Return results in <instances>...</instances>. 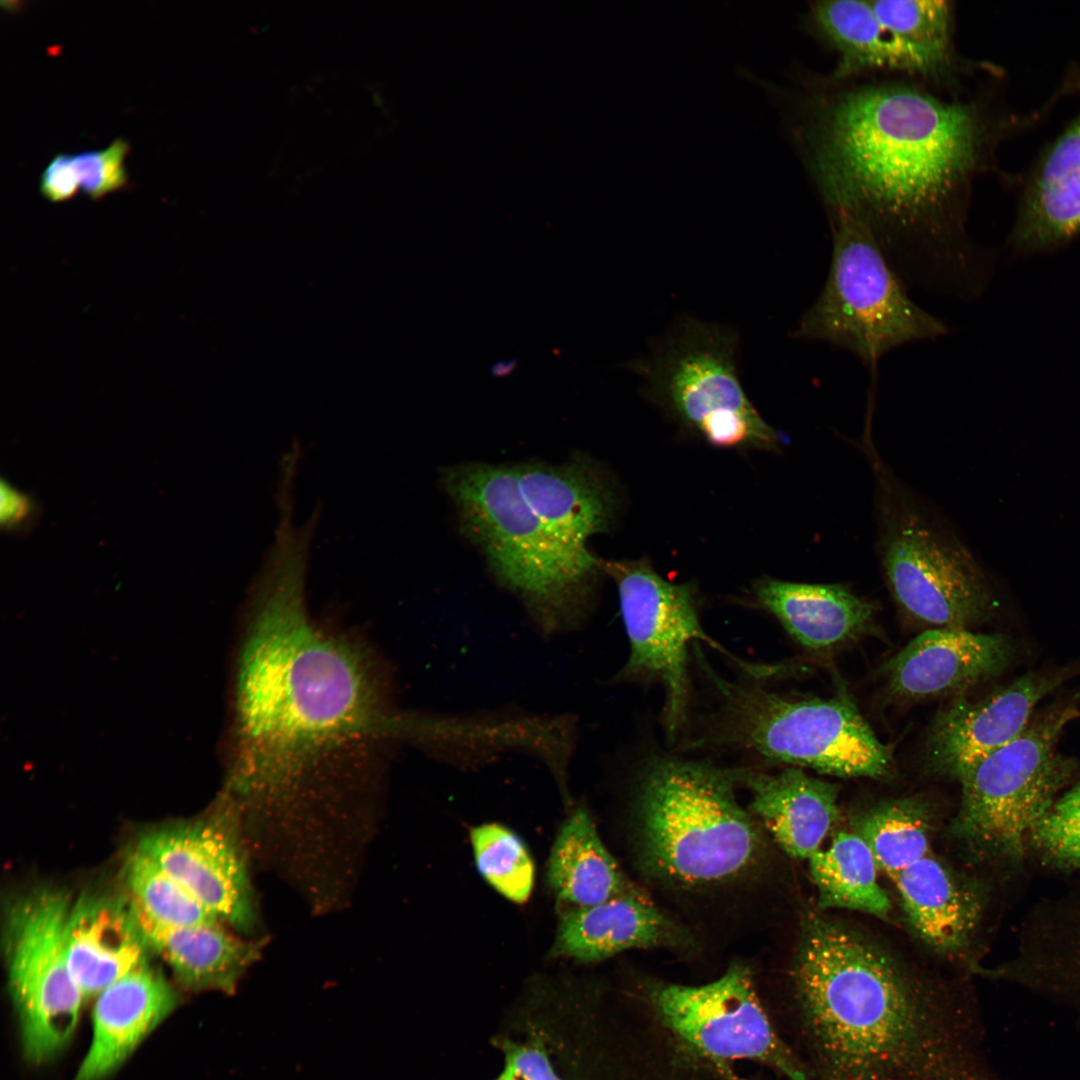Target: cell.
I'll return each instance as SVG.
<instances>
[{
	"label": "cell",
	"mask_w": 1080,
	"mask_h": 1080,
	"mask_svg": "<svg viewBox=\"0 0 1080 1080\" xmlns=\"http://www.w3.org/2000/svg\"><path fill=\"white\" fill-rule=\"evenodd\" d=\"M809 96L802 144L827 211L866 224L887 257L958 266L970 184L1018 120L903 81L830 80Z\"/></svg>",
	"instance_id": "6da1fadb"
},
{
	"label": "cell",
	"mask_w": 1080,
	"mask_h": 1080,
	"mask_svg": "<svg viewBox=\"0 0 1080 1080\" xmlns=\"http://www.w3.org/2000/svg\"><path fill=\"white\" fill-rule=\"evenodd\" d=\"M496 1080H561L542 1044L510 1043L505 1047L504 1068Z\"/></svg>",
	"instance_id": "d590c367"
},
{
	"label": "cell",
	"mask_w": 1080,
	"mask_h": 1080,
	"mask_svg": "<svg viewBox=\"0 0 1080 1080\" xmlns=\"http://www.w3.org/2000/svg\"><path fill=\"white\" fill-rule=\"evenodd\" d=\"M520 490L561 547L582 572L594 577L599 559L587 548L588 539L609 526L611 493L600 473L584 459L561 465L515 466Z\"/></svg>",
	"instance_id": "2e32d148"
},
{
	"label": "cell",
	"mask_w": 1080,
	"mask_h": 1080,
	"mask_svg": "<svg viewBox=\"0 0 1080 1080\" xmlns=\"http://www.w3.org/2000/svg\"><path fill=\"white\" fill-rule=\"evenodd\" d=\"M79 186V176L70 154L55 155L40 176V192L51 202L69 200Z\"/></svg>",
	"instance_id": "8d00e7d4"
},
{
	"label": "cell",
	"mask_w": 1080,
	"mask_h": 1080,
	"mask_svg": "<svg viewBox=\"0 0 1080 1080\" xmlns=\"http://www.w3.org/2000/svg\"><path fill=\"white\" fill-rule=\"evenodd\" d=\"M828 214L829 274L793 337L827 342L875 366L899 346L946 335V324L909 297L869 227L846 212Z\"/></svg>",
	"instance_id": "8992f818"
},
{
	"label": "cell",
	"mask_w": 1080,
	"mask_h": 1080,
	"mask_svg": "<svg viewBox=\"0 0 1080 1080\" xmlns=\"http://www.w3.org/2000/svg\"><path fill=\"white\" fill-rule=\"evenodd\" d=\"M65 942L70 974L84 998L148 962L150 948L129 898L81 896L71 905Z\"/></svg>",
	"instance_id": "ffe728a7"
},
{
	"label": "cell",
	"mask_w": 1080,
	"mask_h": 1080,
	"mask_svg": "<svg viewBox=\"0 0 1080 1080\" xmlns=\"http://www.w3.org/2000/svg\"><path fill=\"white\" fill-rule=\"evenodd\" d=\"M1062 680L1026 674L977 700L957 699L933 721L925 760L933 771L953 778L1018 737L1037 703Z\"/></svg>",
	"instance_id": "9a60e30c"
},
{
	"label": "cell",
	"mask_w": 1080,
	"mask_h": 1080,
	"mask_svg": "<svg viewBox=\"0 0 1080 1080\" xmlns=\"http://www.w3.org/2000/svg\"><path fill=\"white\" fill-rule=\"evenodd\" d=\"M878 20L908 43L956 59L952 44L953 7L938 0H869Z\"/></svg>",
	"instance_id": "1f68e13d"
},
{
	"label": "cell",
	"mask_w": 1080,
	"mask_h": 1080,
	"mask_svg": "<svg viewBox=\"0 0 1080 1080\" xmlns=\"http://www.w3.org/2000/svg\"><path fill=\"white\" fill-rule=\"evenodd\" d=\"M129 148L126 140L116 138L103 150L84 151L73 155L80 186L92 200H99L127 185L128 175L124 159Z\"/></svg>",
	"instance_id": "836d02e7"
},
{
	"label": "cell",
	"mask_w": 1080,
	"mask_h": 1080,
	"mask_svg": "<svg viewBox=\"0 0 1080 1080\" xmlns=\"http://www.w3.org/2000/svg\"><path fill=\"white\" fill-rule=\"evenodd\" d=\"M463 533L480 547L499 583L517 594L543 627L581 617L593 577L565 555L525 500L515 466L465 463L443 473Z\"/></svg>",
	"instance_id": "5b68a950"
},
{
	"label": "cell",
	"mask_w": 1080,
	"mask_h": 1080,
	"mask_svg": "<svg viewBox=\"0 0 1080 1080\" xmlns=\"http://www.w3.org/2000/svg\"><path fill=\"white\" fill-rule=\"evenodd\" d=\"M70 908L63 891L37 888L17 899L6 917L9 990L24 1055L36 1064L55 1057L71 1041L84 999L66 959Z\"/></svg>",
	"instance_id": "30bf717a"
},
{
	"label": "cell",
	"mask_w": 1080,
	"mask_h": 1080,
	"mask_svg": "<svg viewBox=\"0 0 1080 1080\" xmlns=\"http://www.w3.org/2000/svg\"><path fill=\"white\" fill-rule=\"evenodd\" d=\"M894 883L911 925L927 944L945 953L968 944L980 916L977 897L931 853L905 868Z\"/></svg>",
	"instance_id": "484cf974"
},
{
	"label": "cell",
	"mask_w": 1080,
	"mask_h": 1080,
	"mask_svg": "<svg viewBox=\"0 0 1080 1080\" xmlns=\"http://www.w3.org/2000/svg\"><path fill=\"white\" fill-rule=\"evenodd\" d=\"M1028 840L1048 862L1080 869V782L1052 804Z\"/></svg>",
	"instance_id": "d6a6232c"
},
{
	"label": "cell",
	"mask_w": 1080,
	"mask_h": 1080,
	"mask_svg": "<svg viewBox=\"0 0 1080 1080\" xmlns=\"http://www.w3.org/2000/svg\"><path fill=\"white\" fill-rule=\"evenodd\" d=\"M0 527L8 536H29L39 525L43 508L31 493L22 491L2 478L0 486Z\"/></svg>",
	"instance_id": "e575fe53"
},
{
	"label": "cell",
	"mask_w": 1080,
	"mask_h": 1080,
	"mask_svg": "<svg viewBox=\"0 0 1080 1080\" xmlns=\"http://www.w3.org/2000/svg\"><path fill=\"white\" fill-rule=\"evenodd\" d=\"M719 736L767 761L839 777L883 778L893 759L844 690L833 697H791L717 680Z\"/></svg>",
	"instance_id": "52a82bcc"
},
{
	"label": "cell",
	"mask_w": 1080,
	"mask_h": 1080,
	"mask_svg": "<svg viewBox=\"0 0 1080 1080\" xmlns=\"http://www.w3.org/2000/svg\"><path fill=\"white\" fill-rule=\"evenodd\" d=\"M1080 91V71L1075 74ZM1080 231V113L1042 152L1021 196L1014 241L1041 248Z\"/></svg>",
	"instance_id": "cb8c5ba5"
},
{
	"label": "cell",
	"mask_w": 1080,
	"mask_h": 1080,
	"mask_svg": "<svg viewBox=\"0 0 1080 1080\" xmlns=\"http://www.w3.org/2000/svg\"><path fill=\"white\" fill-rule=\"evenodd\" d=\"M791 979L810 1080H987L973 1016L848 928L809 916Z\"/></svg>",
	"instance_id": "3957f363"
},
{
	"label": "cell",
	"mask_w": 1080,
	"mask_h": 1080,
	"mask_svg": "<svg viewBox=\"0 0 1080 1080\" xmlns=\"http://www.w3.org/2000/svg\"><path fill=\"white\" fill-rule=\"evenodd\" d=\"M760 605L811 650L837 647L865 632L874 606L842 584L763 579L755 586Z\"/></svg>",
	"instance_id": "d4e9b609"
},
{
	"label": "cell",
	"mask_w": 1080,
	"mask_h": 1080,
	"mask_svg": "<svg viewBox=\"0 0 1080 1080\" xmlns=\"http://www.w3.org/2000/svg\"><path fill=\"white\" fill-rule=\"evenodd\" d=\"M1079 716L1073 703L1055 705L958 776L962 796L956 827L969 843L1010 864L1021 861L1031 829L1072 774V761L1056 745Z\"/></svg>",
	"instance_id": "ba28073f"
},
{
	"label": "cell",
	"mask_w": 1080,
	"mask_h": 1080,
	"mask_svg": "<svg viewBox=\"0 0 1080 1080\" xmlns=\"http://www.w3.org/2000/svg\"><path fill=\"white\" fill-rule=\"evenodd\" d=\"M739 338L727 327L682 319L646 359L626 367L650 392L718 447H775L777 435L742 388Z\"/></svg>",
	"instance_id": "9c48e42d"
},
{
	"label": "cell",
	"mask_w": 1080,
	"mask_h": 1080,
	"mask_svg": "<svg viewBox=\"0 0 1080 1080\" xmlns=\"http://www.w3.org/2000/svg\"><path fill=\"white\" fill-rule=\"evenodd\" d=\"M809 19L814 31L837 55L832 81H848L879 70L942 80L956 67L955 59L912 45L886 28L869 1L815 2Z\"/></svg>",
	"instance_id": "ac0fdd59"
},
{
	"label": "cell",
	"mask_w": 1080,
	"mask_h": 1080,
	"mask_svg": "<svg viewBox=\"0 0 1080 1080\" xmlns=\"http://www.w3.org/2000/svg\"><path fill=\"white\" fill-rule=\"evenodd\" d=\"M519 365V360L515 357L500 359L494 361L488 369L490 376L493 378H506L515 373Z\"/></svg>",
	"instance_id": "74e56055"
},
{
	"label": "cell",
	"mask_w": 1080,
	"mask_h": 1080,
	"mask_svg": "<svg viewBox=\"0 0 1080 1080\" xmlns=\"http://www.w3.org/2000/svg\"><path fill=\"white\" fill-rule=\"evenodd\" d=\"M222 923L251 933L256 897L232 808L143 833L136 848Z\"/></svg>",
	"instance_id": "5bb4252c"
},
{
	"label": "cell",
	"mask_w": 1080,
	"mask_h": 1080,
	"mask_svg": "<svg viewBox=\"0 0 1080 1080\" xmlns=\"http://www.w3.org/2000/svg\"><path fill=\"white\" fill-rule=\"evenodd\" d=\"M618 588L629 641L624 679L655 681L665 695V724L674 735L689 703V648L701 641L718 648L703 629L689 584L663 579L644 561H599Z\"/></svg>",
	"instance_id": "4fadbf2b"
},
{
	"label": "cell",
	"mask_w": 1080,
	"mask_h": 1080,
	"mask_svg": "<svg viewBox=\"0 0 1080 1080\" xmlns=\"http://www.w3.org/2000/svg\"><path fill=\"white\" fill-rule=\"evenodd\" d=\"M880 559L903 612L930 628H967L992 608L984 575L967 548L911 505L886 502Z\"/></svg>",
	"instance_id": "8fae6325"
},
{
	"label": "cell",
	"mask_w": 1080,
	"mask_h": 1080,
	"mask_svg": "<svg viewBox=\"0 0 1080 1080\" xmlns=\"http://www.w3.org/2000/svg\"><path fill=\"white\" fill-rule=\"evenodd\" d=\"M877 867L892 881L909 865L930 854L929 821L918 800L888 801L872 808L858 821Z\"/></svg>",
	"instance_id": "f1b7e54d"
},
{
	"label": "cell",
	"mask_w": 1080,
	"mask_h": 1080,
	"mask_svg": "<svg viewBox=\"0 0 1080 1080\" xmlns=\"http://www.w3.org/2000/svg\"><path fill=\"white\" fill-rule=\"evenodd\" d=\"M470 835L481 876L507 899L525 903L533 889L535 866L523 840L497 823L477 826Z\"/></svg>",
	"instance_id": "4dcf8cb0"
},
{
	"label": "cell",
	"mask_w": 1080,
	"mask_h": 1080,
	"mask_svg": "<svg viewBox=\"0 0 1080 1080\" xmlns=\"http://www.w3.org/2000/svg\"><path fill=\"white\" fill-rule=\"evenodd\" d=\"M648 1006L676 1037L715 1064L749 1060L788 1080H810L805 1064L776 1031L743 964L702 985H658L650 990Z\"/></svg>",
	"instance_id": "7c38bea8"
},
{
	"label": "cell",
	"mask_w": 1080,
	"mask_h": 1080,
	"mask_svg": "<svg viewBox=\"0 0 1080 1080\" xmlns=\"http://www.w3.org/2000/svg\"><path fill=\"white\" fill-rule=\"evenodd\" d=\"M309 559L302 546H273L250 591L230 784L246 800H284L336 752L360 741L412 734L413 720L384 704L363 652L310 617Z\"/></svg>",
	"instance_id": "7a4b0ae2"
},
{
	"label": "cell",
	"mask_w": 1080,
	"mask_h": 1080,
	"mask_svg": "<svg viewBox=\"0 0 1080 1080\" xmlns=\"http://www.w3.org/2000/svg\"><path fill=\"white\" fill-rule=\"evenodd\" d=\"M130 902L150 950L166 962L186 989L231 993L261 956L263 941L235 936L222 922L167 925Z\"/></svg>",
	"instance_id": "603a6c76"
},
{
	"label": "cell",
	"mask_w": 1080,
	"mask_h": 1080,
	"mask_svg": "<svg viewBox=\"0 0 1080 1080\" xmlns=\"http://www.w3.org/2000/svg\"><path fill=\"white\" fill-rule=\"evenodd\" d=\"M821 908H844L886 918L891 901L877 882V864L857 833L840 832L809 858Z\"/></svg>",
	"instance_id": "83f0119b"
},
{
	"label": "cell",
	"mask_w": 1080,
	"mask_h": 1080,
	"mask_svg": "<svg viewBox=\"0 0 1080 1080\" xmlns=\"http://www.w3.org/2000/svg\"><path fill=\"white\" fill-rule=\"evenodd\" d=\"M547 880L570 907L592 906L636 890L604 846L584 808L563 823L552 846Z\"/></svg>",
	"instance_id": "4316f807"
},
{
	"label": "cell",
	"mask_w": 1080,
	"mask_h": 1080,
	"mask_svg": "<svg viewBox=\"0 0 1080 1080\" xmlns=\"http://www.w3.org/2000/svg\"><path fill=\"white\" fill-rule=\"evenodd\" d=\"M1011 647L1000 634L967 628H929L884 666L893 694L921 700L965 691L998 674Z\"/></svg>",
	"instance_id": "e0dca14e"
},
{
	"label": "cell",
	"mask_w": 1080,
	"mask_h": 1080,
	"mask_svg": "<svg viewBox=\"0 0 1080 1080\" xmlns=\"http://www.w3.org/2000/svg\"><path fill=\"white\" fill-rule=\"evenodd\" d=\"M129 899L154 920L173 926L219 921L150 857L134 849L125 863Z\"/></svg>",
	"instance_id": "f546056e"
},
{
	"label": "cell",
	"mask_w": 1080,
	"mask_h": 1080,
	"mask_svg": "<svg viewBox=\"0 0 1080 1080\" xmlns=\"http://www.w3.org/2000/svg\"><path fill=\"white\" fill-rule=\"evenodd\" d=\"M751 794V807L779 846L791 857L808 859L838 818V788L789 767L771 774L736 770Z\"/></svg>",
	"instance_id": "7402d4cb"
},
{
	"label": "cell",
	"mask_w": 1080,
	"mask_h": 1080,
	"mask_svg": "<svg viewBox=\"0 0 1080 1080\" xmlns=\"http://www.w3.org/2000/svg\"><path fill=\"white\" fill-rule=\"evenodd\" d=\"M92 1037L72 1080H104L174 1010L178 998L161 971L145 962L97 996Z\"/></svg>",
	"instance_id": "d6986e66"
},
{
	"label": "cell",
	"mask_w": 1080,
	"mask_h": 1080,
	"mask_svg": "<svg viewBox=\"0 0 1080 1080\" xmlns=\"http://www.w3.org/2000/svg\"><path fill=\"white\" fill-rule=\"evenodd\" d=\"M736 771L659 758L646 769L638 797L640 847L657 876L692 886L728 880L761 848L751 815L736 797Z\"/></svg>",
	"instance_id": "277c9868"
},
{
	"label": "cell",
	"mask_w": 1080,
	"mask_h": 1080,
	"mask_svg": "<svg viewBox=\"0 0 1080 1080\" xmlns=\"http://www.w3.org/2000/svg\"><path fill=\"white\" fill-rule=\"evenodd\" d=\"M690 935L638 890L561 915L552 954L582 963L629 949L684 948Z\"/></svg>",
	"instance_id": "44dd1931"
}]
</instances>
